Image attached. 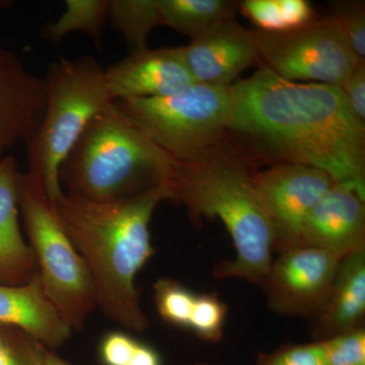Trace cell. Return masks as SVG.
<instances>
[{"mask_svg": "<svg viewBox=\"0 0 365 365\" xmlns=\"http://www.w3.org/2000/svg\"><path fill=\"white\" fill-rule=\"evenodd\" d=\"M331 18L336 21L357 58L365 57L364 2L335 1L331 4Z\"/></svg>", "mask_w": 365, "mask_h": 365, "instance_id": "obj_23", "label": "cell"}, {"mask_svg": "<svg viewBox=\"0 0 365 365\" xmlns=\"http://www.w3.org/2000/svg\"><path fill=\"white\" fill-rule=\"evenodd\" d=\"M165 185L169 200L184 205L192 217L217 218L227 228L235 257L216 267L215 277L263 285L273 263V234L246 165L217 150L193 162L174 160Z\"/></svg>", "mask_w": 365, "mask_h": 365, "instance_id": "obj_3", "label": "cell"}, {"mask_svg": "<svg viewBox=\"0 0 365 365\" xmlns=\"http://www.w3.org/2000/svg\"><path fill=\"white\" fill-rule=\"evenodd\" d=\"M227 316V306L215 292L196 294L188 329L200 339L220 342L225 335Z\"/></svg>", "mask_w": 365, "mask_h": 365, "instance_id": "obj_22", "label": "cell"}, {"mask_svg": "<svg viewBox=\"0 0 365 365\" xmlns=\"http://www.w3.org/2000/svg\"><path fill=\"white\" fill-rule=\"evenodd\" d=\"M25 339L31 365H71L57 355L54 350L46 347L26 333Z\"/></svg>", "mask_w": 365, "mask_h": 365, "instance_id": "obj_31", "label": "cell"}, {"mask_svg": "<svg viewBox=\"0 0 365 365\" xmlns=\"http://www.w3.org/2000/svg\"><path fill=\"white\" fill-rule=\"evenodd\" d=\"M158 313L165 323L189 328L196 294L179 281L160 278L153 285Z\"/></svg>", "mask_w": 365, "mask_h": 365, "instance_id": "obj_21", "label": "cell"}, {"mask_svg": "<svg viewBox=\"0 0 365 365\" xmlns=\"http://www.w3.org/2000/svg\"><path fill=\"white\" fill-rule=\"evenodd\" d=\"M0 365H31L25 332L0 325Z\"/></svg>", "mask_w": 365, "mask_h": 365, "instance_id": "obj_28", "label": "cell"}, {"mask_svg": "<svg viewBox=\"0 0 365 365\" xmlns=\"http://www.w3.org/2000/svg\"><path fill=\"white\" fill-rule=\"evenodd\" d=\"M365 251L341 259L332 288L324 306L312 317L319 340L364 327Z\"/></svg>", "mask_w": 365, "mask_h": 365, "instance_id": "obj_17", "label": "cell"}, {"mask_svg": "<svg viewBox=\"0 0 365 365\" xmlns=\"http://www.w3.org/2000/svg\"><path fill=\"white\" fill-rule=\"evenodd\" d=\"M2 6H4V2L0 1V7H2Z\"/></svg>", "mask_w": 365, "mask_h": 365, "instance_id": "obj_34", "label": "cell"}, {"mask_svg": "<svg viewBox=\"0 0 365 365\" xmlns=\"http://www.w3.org/2000/svg\"><path fill=\"white\" fill-rule=\"evenodd\" d=\"M355 116L365 121V61L361 60L349 78L339 86Z\"/></svg>", "mask_w": 365, "mask_h": 365, "instance_id": "obj_29", "label": "cell"}, {"mask_svg": "<svg viewBox=\"0 0 365 365\" xmlns=\"http://www.w3.org/2000/svg\"><path fill=\"white\" fill-rule=\"evenodd\" d=\"M230 88L193 83L168 97L114 104L173 160L188 163L215 153L227 132Z\"/></svg>", "mask_w": 365, "mask_h": 365, "instance_id": "obj_7", "label": "cell"}, {"mask_svg": "<svg viewBox=\"0 0 365 365\" xmlns=\"http://www.w3.org/2000/svg\"><path fill=\"white\" fill-rule=\"evenodd\" d=\"M318 341L323 348L327 365H365L364 327Z\"/></svg>", "mask_w": 365, "mask_h": 365, "instance_id": "obj_24", "label": "cell"}, {"mask_svg": "<svg viewBox=\"0 0 365 365\" xmlns=\"http://www.w3.org/2000/svg\"><path fill=\"white\" fill-rule=\"evenodd\" d=\"M0 325L20 329L52 350L72 332L46 295L38 272L26 284H0Z\"/></svg>", "mask_w": 365, "mask_h": 365, "instance_id": "obj_15", "label": "cell"}, {"mask_svg": "<svg viewBox=\"0 0 365 365\" xmlns=\"http://www.w3.org/2000/svg\"><path fill=\"white\" fill-rule=\"evenodd\" d=\"M45 102L44 78L29 71L16 53L0 47V160L35 133Z\"/></svg>", "mask_w": 365, "mask_h": 365, "instance_id": "obj_13", "label": "cell"}, {"mask_svg": "<svg viewBox=\"0 0 365 365\" xmlns=\"http://www.w3.org/2000/svg\"><path fill=\"white\" fill-rule=\"evenodd\" d=\"M255 365H327L321 342L282 345L272 352L261 353Z\"/></svg>", "mask_w": 365, "mask_h": 365, "instance_id": "obj_25", "label": "cell"}, {"mask_svg": "<svg viewBox=\"0 0 365 365\" xmlns=\"http://www.w3.org/2000/svg\"><path fill=\"white\" fill-rule=\"evenodd\" d=\"M227 132L279 163L324 170L365 199V126L339 86L297 83L266 67L230 88Z\"/></svg>", "mask_w": 365, "mask_h": 365, "instance_id": "obj_1", "label": "cell"}, {"mask_svg": "<svg viewBox=\"0 0 365 365\" xmlns=\"http://www.w3.org/2000/svg\"><path fill=\"white\" fill-rule=\"evenodd\" d=\"M162 25L195 39L220 21L235 18L240 2L230 0H158Z\"/></svg>", "mask_w": 365, "mask_h": 365, "instance_id": "obj_18", "label": "cell"}, {"mask_svg": "<svg viewBox=\"0 0 365 365\" xmlns=\"http://www.w3.org/2000/svg\"><path fill=\"white\" fill-rule=\"evenodd\" d=\"M46 102L39 127L26 141L29 174L37 178L50 201L63 193L60 165L86 127L114 103L105 69L91 56L53 63L44 78Z\"/></svg>", "mask_w": 365, "mask_h": 365, "instance_id": "obj_5", "label": "cell"}, {"mask_svg": "<svg viewBox=\"0 0 365 365\" xmlns=\"http://www.w3.org/2000/svg\"><path fill=\"white\" fill-rule=\"evenodd\" d=\"M185 365H215L208 364V362H194V364H185Z\"/></svg>", "mask_w": 365, "mask_h": 365, "instance_id": "obj_33", "label": "cell"}, {"mask_svg": "<svg viewBox=\"0 0 365 365\" xmlns=\"http://www.w3.org/2000/svg\"><path fill=\"white\" fill-rule=\"evenodd\" d=\"M254 31L259 60L287 81L340 86L361 61L332 18L292 32Z\"/></svg>", "mask_w": 365, "mask_h": 365, "instance_id": "obj_8", "label": "cell"}, {"mask_svg": "<svg viewBox=\"0 0 365 365\" xmlns=\"http://www.w3.org/2000/svg\"><path fill=\"white\" fill-rule=\"evenodd\" d=\"M105 74L114 102L168 97L194 83L179 47L133 51Z\"/></svg>", "mask_w": 365, "mask_h": 365, "instance_id": "obj_12", "label": "cell"}, {"mask_svg": "<svg viewBox=\"0 0 365 365\" xmlns=\"http://www.w3.org/2000/svg\"><path fill=\"white\" fill-rule=\"evenodd\" d=\"M20 174L13 155L0 160V284L14 287L26 284L38 272L35 256L19 223Z\"/></svg>", "mask_w": 365, "mask_h": 365, "instance_id": "obj_16", "label": "cell"}, {"mask_svg": "<svg viewBox=\"0 0 365 365\" xmlns=\"http://www.w3.org/2000/svg\"><path fill=\"white\" fill-rule=\"evenodd\" d=\"M239 9L249 19L256 30L267 33H283L279 0H245L240 2Z\"/></svg>", "mask_w": 365, "mask_h": 365, "instance_id": "obj_26", "label": "cell"}, {"mask_svg": "<svg viewBox=\"0 0 365 365\" xmlns=\"http://www.w3.org/2000/svg\"><path fill=\"white\" fill-rule=\"evenodd\" d=\"M302 246L341 259L365 251V199L335 184L307 215Z\"/></svg>", "mask_w": 365, "mask_h": 365, "instance_id": "obj_14", "label": "cell"}, {"mask_svg": "<svg viewBox=\"0 0 365 365\" xmlns=\"http://www.w3.org/2000/svg\"><path fill=\"white\" fill-rule=\"evenodd\" d=\"M18 202L43 289L72 330H83L97 307L95 287L39 180L21 173Z\"/></svg>", "mask_w": 365, "mask_h": 365, "instance_id": "obj_6", "label": "cell"}, {"mask_svg": "<svg viewBox=\"0 0 365 365\" xmlns=\"http://www.w3.org/2000/svg\"><path fill=\"white\" fill-rule=\"evenodd\" d=\"M110 4L111 0H67L61 16L46 26L43 39L58 44L68 34L81 32L98 44L109 16Z\"/></svg>", "mask_w": 365, "mask_h": 365, "instance_id": "obj_19", "label": "cell"}, {"mask_svg": "<svg viewBox=\"0 0 365 365\" xmlns=\"http://www.w3.org/2000/svg\"><path fill=\"white\" fill-rule=\"evenodd\" d=\"M108 20L122 34L132 52L148 48L151 31L163 26L158 0H111Z\"/></svg>", "mask_w": 365, "mask_h": 365, "instance_id": "obj_20", "label": "cell"}, {"mask_svg": "<svg viewBox=\"0 0 365 365\" xmlns=\"http://www.w3.org/2000/svg\"><path fill=\"white\" fill-rule=\"evenodd\" d=\"M279 6L284 32L299 30L314 21L313 6L307 0H279Z\"/></svg>", "mask_w": 365, "mask_h": 365, "instance_id": "obj_30", "label": "cell"}, {"mask_svg": "<svg viewBox=\"0 0 365 365\" xmlns=\"http://www.w3.org/2000/svg\"><path fill=\"white\" fill-rule=\"evenodd\" d=\"M340 261L309 246L281 252L263 283L269 307L283 316L312 318L328 299Z\"/></svg>", "mask_w": 365, "mask_h": 365, "instance_id": "obj_10", "label": "cell"}, {"mask_svg": "<svg viewBox=\"0 0 365 365\" xmlns=\"http://www.w3.org/2000/svg\"><path fill=\"white\" fill-rule=\"evenodd\" d=\"M165 200H169L165 184L114 202H93L66 192L51 201L90 271L97 307L114 323L135 332L150 327L135 281L153 257L150 220Z\"/></svg>", "mask_w": 365, "mask_h": 365, "instance_id": "obj_2", "label": "cell"}, {"mask_svg": "<svg viewBox=\"0 0 365 365\" xmlns=\"http://www.w3.org/2000/svg\"><path fill=\"white\" fill-rule=\"evenodd\" d=\"M174 160L114 103L91 120L60 165L61 189L93 202H114L165 184Z\"/></svg>", "mask_w": 365, "mask_h": 365, "instance_id": "obj_4", "label": "cell"}, {"mask_svg": "<svg viewBox=\"0 0 365 365\" xmlns=\"http://www.w3.org/2000/svg\"><path fill=\"white\" fill-rule=\"evenodd\" d=\"M179 49L194 83L200 85L230 86L259 60L255 31L235 18L220 21Z\"/></svg>", "mask_w": 365, "mask_h": 365, "instance_id": "obj_11", "label": "cell"}, {"mask_svg": "<svg viewBox=\"0 0 365 365\" xmlns=\"http://www.w3.org/2000/svg\"><path fill=\"white\" fill-rule=\"evenodd\" d=\"M255 181L278 253L302 246L307 215L335 185L324 170L292 163H276L255 174Z\"/></svg>", "mask_w": 365, "mask_h": 365, "instance_id": "obj_9", "label": "cell"}, {"mask_svg": "<svg viewBox=\"0 0 365 365\" xmlns=\"http://www.w3.org/2000/svg\"><path fill=\"white\" fill-rule=\"evenodd\" d=\"M139 341L122 332L107 334L101 341L100 354L103 365H129Z\"/></svg>", "mask_w": 365, "mask_h": 365, "instance_id": "obj_27", "label": "cell"}, {"mask_svg": "<svg viewBox=\"0 0 365 365\" xmlns=\"http://www.w3.org/2000/svg\"><path fill=\"white\" fill-rule=\"evenodd\" d=\"M129 365H163L162 359L155 348L143 342L137 345L133 359Z\"/></svg>", "mask_w": 365, "mask_h": 365, "instance_id": "obj_32", "label": "cell"}]
</instances>
